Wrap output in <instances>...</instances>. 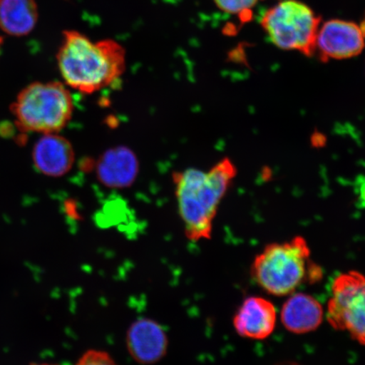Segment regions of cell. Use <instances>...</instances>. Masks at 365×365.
Wrapping results in <instances>:
<instances>
[{"label":"cell","mask_w":365,"mask_h":365,"mask_svg":"<svg viewBox=\"0 0 365 365\" xmlns=\"http://www.w3.org/2000/svg\"><path fill=\"white\" fill-rule=\"evenodd\" d=\"M65 84L86 95L108 88L124 75L126 53L112 39L93 42L77 31H66L57 53Z\"/></svg>","instance_id":"obj_1"},{"label":"cell","mask_w":365,"mask_h":365,"mask_svg":"<svg viewBox=\"0 0 365 365\" xmlns=\"http://www.w3.org/2000/svg\"><path fill=\"white\" fill-rule=\"evenodd\" d=\"M236 175L230 158L221 160L208 171L190 168L173 172L178 210L190 240L211 238L219 205Z\"/></svg>","instance_id":"obj_2"},{"label":"cell","mask_w":365,"mask_h":365,"mask_svg":"<svg viewBox=\"0 0 365 365\" xmlns=\"http://www.w3.org/2000/svg\"><path fill=\"white\" fill-rule=\"evenodd\" d=\"M310 255L307 240L299 236L284 243L268 245L255 258L251 277L269 294L290 295L304 282H317L322 276Z\"/></svg>","instance_id":"obj_3"},{"label":"cell","mask_w":365,"mask_h":365,"mask_svg":"<svg viewBox=\"0 0 365 365\" xmlns=\"http://www.w3.org/2000/svg\"><path fill=\"white\" fill-rule=\"evenodd\" d=\"M11 111L21 132L58 133L71 121L74 103L62 82H34L18 95Z\"/></svg>","instance_id":"obj_4"},{"label":"cell","mask_w":365,"mask_h":365,"mask_svg":"<svg viewBox=\"0 0 365 365\" xmlns=\"http://www.w3.org/2000/svg\"><path fill=\"white\" fill-rule=\"evenodd\" d=\"M261 25L278 48L299 51L308 57L316 54L322 19L307 4L284 0L264 14Z\"/></svg>","instance_id":"obj_5"},{"label":"cell","mask_w":365,"mask_h":365,"mask_svg":"<svg viewBox=\"0 0 365 365\" xmlns=\"http://www.w3.org/2000/svg\"><path fill=\"white\" fill-rule=\"evenodd\" d=\"M335 330L346 331L365 346V276L356 271L341 274L333 282L326 313Z\"/></svg>","instance_id":"obj_6"},{"label":"cell","mask_w":365,"mask_h":365,"mask_svg":"<svg viewBox=\"0 0 365 365\" xmlns=\"http://www.w3.org/2000/svg\"><path fill=\"white\" fill-rule=\"evenodd\" d=\"M365 47V36L357 23L333 19L319 26L316 53L323 62L359 56Z\"/></svg>","instance_id":"obj_7"},{"label":"cell","mask_w":365,"mask_h":365,"mask_svg":"<svg viewBox=\"0 0 365 365\" xmlns=\"http://www.w3.org/2000/svg\"><path fill=\"white\" fill-rule=\"evenodd\" d=\"M93 168L100 184L109 189L124 190L135 182L140 163L133 150L118 145L105 150Z\"/></svg>","instance_id":"obj_8"},{"label":"cell","mask_w":365,"mask_h":365,"mask_svg":"<svg viewBox=\"0 0 365 365\" xmlns=\"http://www.w3.org/2000/svg\"><path fill=\"white\" fill-rule=\"evenodd\" d=\"M277 312L270 301L252 296L245 299L234 318L237 333L245 339L263 340L275 330Z\"/></svg>","instance_id":"obj_9"},{"label":"cell","mask_w":365,"mask_h":365,"mask_svg":"<svg viewBox=\"0 0 365 365\" xmlns=\"http://www.w3.org/2000/svg\"><path fill=\"white\" fill-rule=\"evenodd\" d=\"M34 166L43 175L62 177L72 170L76 160L74 148L58 133L44 134L34 145Z\"/></svg>","instance_id":"obj_10"},{"label":"cell","mask_w":365,"mask_h":365,"mask_svg":"<svg viewBox=\"0 0 365 365\" xmlns=\"http://www.w3.org/2000/svg\"><path fill=\"white\" fill-rule=\"evenodd\" d=\"M127 345L136 361L154 364L165 354L168 339L161 326L152 319H140L128 331Z\"/></svg>","instance_id":"obj_11"},{"label":"cell","mask_w":365,"mask_h":365,"mask_svg":"<svg viewBox=\"0 0 365 365\" xmlns=\"http://www.w3.org/2000/svg\"><path fill=\"white\" fill-rule=\"evenodd\" d=\"M324 309L313 296L292 294L281 310V321L286 329L295 334H307L322 325Z\"/></svg>","instance_id":"obj_12"},{"label":"cell","mask_w":365,"mask_h":365,"mask_svg":"<svg viewBox=\"0 0 365 365\" xmlns=\"http://www.w3.org/2000/svg\"><path fill=\"white\" fill-rule=\"evenodd\" d=\"M38 19L35 0H2L0 29L11 36H25L34 30Z\"/></svg>","instance_id":"obj_13"},{"label":"cell","mask_w":365,"mask_h":365,"mask_svg":"<svg viewBox=\"0 0 365 365\" xmlns=\"http://www.w3.org/2000/svg\"><path fill=\"white\" fill-rule=\"evenodd\" d=\"M219 10L232 16H238L245 21L250 16L252 9L259 0H213Z\"/></svg>","instance_id":"obj_14"},{"label":"cell","mask_w":365,"mask_h":365,"mask_svg":"<svg viewBox=\"0 0 365 365\" xmlns=\"http://www.w3.org/2000/svg\"><path fill=\"white\" fill-rule=\"evenodd\" d=\"M76 365H117L110 355L98 350H89Z\"/></svg>","instance_id":"obj_15"},{"label":"cell","mask_w":365,"mask_h":365,"mask_svg":"<svg viewBox=\"0 0 365 365\" xmlns=\"http://www.w3.org/2000/svg\"><path fill=\"white\" fill-rule=\"evenodd\" d=\"M355 193L359 207H365V176L359 177L355 184Z\"/></svg>","instance_id":"obj_16"},{"label":"cell","mask_w":365,"mask_h":365,"mask_svg":"<svg viewBox=\"0 0 365 365\" xmlns=\"http://www.w3.org/2000/svg\"><path fill=\"white\" fill-rule=\"evenodd\" d=\"M276 365H301V364H299L298 363H295V362H292V361H284V362L278 363Z\"/></svg>","instance_id":"obj_17"},{"label":"cell","mask_w":365,"mask_h":365,"mask_svg":"<svg viewBox=\"0 0 365 365\" xmlns=\"http://www.w3.org/2000/svg\"><path fill=\"white\" fill-rule=\"evenodd\" d=\"M359 26H360V29H361L364 35L365 36V20H364V21L360 23Z\"/></svg>","instance_id":"obj_18"},{"label":"cell","mask_w":365,"mask_h":365,"mask_svg":"<svg viewBox=\"0 0 365 365\" xmlns=\"http://www.w3.org/2000/svg\"><path fill=\"white\" fill-rule=\"evenodd\" d=\"M34 365H56V364H34Z\"/></svg>","instance_id":"obj_19"},{"label":"cell","mask_w":365,"mask_h":365,"mask_svg":"<svg viewBox=\"0 0 365 365\" xmlns=\"http://www.w3.org/2000/svg\"><path fill=\"white\" fill-rule=\"evenodd\" d=\"M1 1H2V0H0V2H1Z\"/></svg>","instance_id":"obj_20"}]
</instances>
